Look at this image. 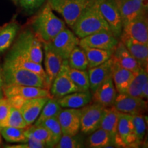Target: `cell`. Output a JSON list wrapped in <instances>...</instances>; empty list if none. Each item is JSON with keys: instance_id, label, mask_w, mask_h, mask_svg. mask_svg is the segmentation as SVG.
<instances>
[{"instance_id": "34", "label": "cell", "mask_w": 148, "mask_h": 148, "mask_svg": "<svg viewBox=\"0 0 148 148\" xmlns=\"http://www.w3.org/2000/svg\"><path fill=\"white\" fill-rule=\"evenodd\" d=\"M69 76L73 84L76 86L78 91L90 90L89 77L86 70H77L70 68Z\"/></svg>"}, {"instance_id": "16", "label": "cell", "mask_w": 148, "mask_h": 148, "mask_svg": "<svg viewBox=\"0 0 148 148\" xmlns=\"http://www.w3.org/2000/svg\"><path fill=\"white\" fill-rule=\"evenodd\" d=\"M138 42L148 44V21L147 14H142L125 25L122 32Z\"/></svg>"}, {"instance_id": "37", "label": "cell", "mask_w": 148, "mask_h": 148, "mask_svg": "<svg viewBox=\"0 0 148 148\" xmlns=\"http://www.w3.org/2000/svg\"><path fill=\"white\" fill-rule=\"evenodd\" d=\"M38 125H41L43 127H45L50 132L53 137V139L54 140L55 145L58 143V141L62 134L58 116H53V117L48 118V119L42 121Z\"/></svg>"}, {"instance_id": "38", "label": "cell", "mask_w": 148, "mask_h": 148, "mask_svg": "<svg viewBox=\"0 0 148 148\" xmlns=\"http://www.w3.org/2000/svg\"><path fill=\"white\" fill-rule=\"evenodd\" d=\"M132 116V121L136 141L138 145L143 141L146 132V122L145 116L142 114Z\"/></svg>"}, {"instance_id": "14", "label": "cell", "mask_w": 148, "mask_h": 148, "mask_svg": "<svg viewBox=\"0 0 148 148\" xmlns=\"http://www.w3.org/2000/svg\"><path fill=\"white\" fill-rule=\"evenodd\" d=\"M58 119L62 134H78L80 130V108H62Z\"/></svg>"}, {"instance_id": "32", "label": "cell", "mask_w": 148, "mask_h": 148, "mask_svg": "<svg viewBox=\"0 0 148 148\" xmlns=\"http://www.w3.org/2000/svg\"><path fill=\"white\" fill-rule=\"evenodd\" d=\"M70 68L77 70L88 69V60L84 49L77 45L73 49L67 59Z\"/></svg>"}, {"instance_id": "5", "label": "cell", "mask_w": 148, "mask_h": 148, "mask_svg": "<svg viewBox=\"0 0 148 148\" xmlns=\"http://www.w3.org/2000/svg\"><path fill=\"white\" fill-rule=\"evenodd\" d=\"M92 0H47L51 8L61 14L66 25L72 28Z\"/></svg>"}, {"instance_id": "2", "label": "cell", "mask_w": 148, "mask_h": 148, "mask_svg": "<svg viewBox=\"0 0 148 148\" xmlns=\"http://www.w3.org/2000/svg\"><path fill=\"white\" fill-rule=\"evenodd\" d=\"M71 29L79 39L99 31H111L99 10L97 0H92Z\"/></svg>"}, {"instance_id": "10", "label": "cell", "mask_w": 148, "mask_h": 148, "mask_svg": "<svg viewBox=\"0 0 148 148\" xmlns=\"http://www.w3.org/2000/svg\"><path fill=\"white\" fill-rule=\"evenodd\" d=\"M101 15L110 27L111 32L120 38L123 25L119 9L115 0H97Z\"/></svg>"}, {"instance_id": "22", "label": "cell", "mask_w": 148, "mask_h": 148, "mask_svg": "<svg viewBox=\"0 0 148 148\" xmlns=\"http://www.w3.org/2000/svg\"><path fill=\"white\" fill-rule=\"evenodd\" d=\"M112 60V79L114 86L118 93H125L134 77V72L120 65L113 58Z\"/></svg>"}, {"instance_id": "11", "label": "cell", "mask_w": 148, "mask_h": 148, "mask_svg": "<svg viewBox=\"0 0 148 148\" xmlns=\"http://www.w3.org/2000/svg\"><path fill=\"white\" fill-rule=\"evenodd\" d=\"M119 41V38L111 31L103 30L80 38L79 46L113 51Z\"/></svg>"}, {"instance_id": "12", "label": "cell", "mask_w": 148, "mask_h": 148, "mask_svg": "<svg viewBox=\"0 0 148 148\" xmlns=\"http://www.w3.org/2000/svg\"><path fill=\"white\" fill-rule=\"evenodd\" d=\"M113 106L122 113L136 115L142 114L147 110V101L138 97H133L125 93L116 95Z\"/></svg>"}, {"instance_id": "4", "label": "cell", "mask_w": 148, "mask_h": 148, "mask_svg": "<svg viewBox=\"0 0 148 148\" xmlns=\"http://www.w3.org/2000/svg\"><path fill=\"white\" fill-rule=\"evenodd\" d=\"M11 49L33 62L42 63L43 59L42 42L32 29L22 31Z\"/></svg>"}, {"instance_id": "45", "label": "cell", "mask_w": 148, "mask_h": 148, "mask_svg": "<svg viewBox=\"0 0 148 148\" xmlns=\"http://www.w3.org/2000/svg\"><path fill=\"white\" fill-rule=\"evenodd\" d=\"M4 97L5 96H4V94H3V89H2V88H0V100H1V99Z\"/></svg>"}, {"instance_id": "25", "label": "cell", "mask_w": 148, "mask_h": 148, "mask_svg": "<svg viewBox=\"0 0 148 148\" xmlns=\"http://www.w3.org/2000/svg\"><path fill=\"white\" fill-rule=\"evenodd\" d=\"M111 57L120 65L132 72L138 71L140 68V66L138 64L137 61L131 55L124 44L121 40H119L114 49Z\"/></svg>"}, {"instance_id": "6", "label": "cell", "mask_w": 148, "mask_h": 148, "mask_svg": "<svg viewBox=\"0 0 148 148\" xmlns=\"http://www.w3.org/2000/svg\"><path fill=\"white\" fill-rule=\"evenodd\" d=\"M105 107L97 103H89L80 108V131L89 134L100 127Z\"/></svg>"}, {"instance_id": "24", "label": "cell", "mask_w": 148, "mask_h": 148, "mask_svg": "<svg viewBox=\"0 0 148 148\" xmlns=\"http://www.w3.org/2000/svg\"><path fill=\"white\" fill-rule=\"evenodd\" d=\"M4 61L38 74L46 79L45 71L41 64L33 62V61L16 53L12 49L8 53Z\"/></svg>"}, {"instance_id": "47", "label": "cell", "mask_w": 148, "mask_h": 148, "mask_svg": "<svg viewBox=\"0 0 148 148\" xmlns=\"http://www.w3.org/2000/svg\"><path fill=\"white\" fill-rule=\"evenodd\" d=\"M141 1H144V2H145V1H147V0H141Z\"/></svg>"}, {"instance_id": "44", "label": "cell", "mask_w": 148, "mask_h": 148, "mask_svg": "<svg viewBox=\"0 0 148 148\" xmlns=\"http://www.w3.org/2000/svg\"><path fill=\"white\" fill-rule=\"evenodd\" d=\"M3 87V79H2V67L0 65V88Z\"/></svg>"}, {"instance_id": "26", "label": "cell", "mask_w": 148, "mask_h": 148, "mask_svg": "<svg viewBox=\"0 0 148 148\" xmlns=\"http://www.w3.org/2000/svg\"><path fill=\"white\" fill-rule=\"evenodd\" d=\"M19 29V24L15 20L0 26V54L5 52L12 45Z\"/></svg>"}, {"instance_id": "48", "label": "cell", "mask_w": 148, "mask_h": 148, "mask_svg": "<svg viewBox=\"0 0 148 148\" xmlns=\"http://www.w3.org/2000/svg\"><path fill=\"white\" fill-rule=\"evenodd\" d=\"M1 136H0V143H1Z\"/></svg>"}, {"instance_id": "20", "label": "cell", "mask_w": 148, "mask_h": 148, "mask_svg": "<svg viewBox=\"0 0 148 148\" xmlns=\"http://www.w3.org/2000/svg\"><path fill=\"white\" fill-rule=\"evenodd\" d=\"M49 99V97H42L25 99L19 110L29 126L32 125L37 119L42 108Z\"/></svg>"}, {"instance_id": "46", "label": "cell", "mask_w": 148, "mask_h": 148, "mask_svg": "<svg viewBox=\"0 0 148 148\" xmlns=\"http://www.w3.org/2000/svg\"><path fill=\"white\" fill-rule=\"evenodd\" d=\"M12 2H13L15 5H18V0H12Z\"/></svg>"}, {"instance_id": "33", "label": "cell", "mask_w": 148, "mask_h": 148, "mask_svg": "<svg viewBox=\"0 0 148 148\" xmlns=\"http://www.w3.org/2000/svg\"><path fill=\"white\" fill-rule=\"evenodd\" d=\"M62 108L60 106L57 101V99L54 97L49 98L42 108L38 117L35 121L36 122H35L34 125L40 124L42 121L48 118L58 116Z\"/></svg>"}, {"instance_id": "13", "label": "cell", "mask_w": 148, "mask_h": 148, "mask_svg": "<svg viewBox=\"0 0 148 148\" xmlns=\"http://www.w3.org/2000/svg\"><path fill=\"white\" fill-rule=\"evenodd\" d=\"M123 27L142 14H147V4L141 0H115Z\"/></svg>"}, {"instance_id": "19", "label": "cell", "mask_w": 148, "mask_h": 148, "mask_svg": "<svg viewBox=\"0 0 148 148\" xmlns=\"http://www.w3.org/2000/svg\"><path fill=\"white\" fill-rule=\"evenodd\" d=\"M120 39L131 55L137 61L140 67L147 69L148 44L138 42L123 33L120 36Z\"/></svg>"}, {"instance_id": "35", "label": "cell", "mask_w": 148, "mask_h": 148, "mask_svg": "<svg viewBox=\"0 0 148 148\" xmlns=\"http://www.w3.org/2000/svg\"><path fill=\"white\" fill-rule=\"evenodd\" d=\"M0 134L6 141L10 143H25L27 139L25 129L23 128L5 126L0 129Z\"/></svg>"}, {"instance_id": "21", "label": "cell", "mask_w": 148, "mask_h": 148, "mask_svg": "<svg viewBox=\"0 0 148 148\" xmlns=\"http://www.w3.org/2000/svg\"><path fill=\"white\" fill-rule=\"evenodd\" d=\"M112 57L106 62L93 68L88 69V77L90 82V90L91 93L95 92L98 86L106 80L108 77L112 76Z\"/></svg>"}, {"instance_id": "29", "label": "cell", "mask_w": 148, "mask_h": 148, "mask_svg": "<svg viewBox=\"0 0 148 148\" xmlns=\"http://www.w3.org/2000/svg\"><path fill=\"white\" fill-rule=\"evenodd\" d=\"M27 137H31L44 143L47 147H54L55 143L50 132L41 125H29L25 129Z\"/></svg>"}, {"instance_id": "15", "label": "cell", "mask_w": 148, "mask_h": 148, "mask_svg": "<svg viewBox=\"0 0 148 148\" xmlns=\"http://www.w3.org/2000/svg\"><path fill=\"white\" fill-rule=\"evenodd\" d=\"M2 89L4 96L6 98L12 96H19L25 99L42 97H53L49 90L45 88L37 87V86L9 85V86H3Z\"/></svg>"}, {"instance_id": "3", "label": "cell", "mask_w": 148, "mask_h": 148, "mask_svg": "<svg viewBox=\"0 0 148 148\" xmlns=\"http://www.w3.org/2000/svg\"><path fill=\"white\" fill-rule=\"evenodd\" d=\"M2 79L3 86L22 85L48 89L46 79L43 77L5 61L2 66Z\"/></svg>"}, {"instance_id": "43", "label": "cell", "mask_w": 148, "mask_h": 148, "mask_svg": "<svg viewBox=\"0 0 148 148\" xmlns=\"http://www.w3.org/2000/svg\"><path fill=\"white\" fill-rule=\"evenodd\" d=\"M148 97V79L143 83L141 88V98L147 99Z\"/></svg>"}, {"instance_id": "9", "label": "cell", "mask_w": 148, "mask_h": 148, "mask_svg": "<svg viewBox=\"0 0 148 148\" xmlns=\"http://www.w3.org/2000/svg\"><path fill=\"white\" fill-rule=\"evenodd\" d=\"M114 145L119 147H137L138 145L130 114L120 112L117 130L114 138Z\"/></svg>"}, {"instance_id": "42", "label": "cell", "mask_w": 148, "mask_h": 148, "mask_svg": "<svg viewBox=\"0 0 148 148\" xmlns=\"http://www.w3.org/2000/svg\"><path fill=\"white\" fill-rule=\"evenodd\" d=\"M8 99L9 103L12 106L15 107V108L19 109L21 108L23 103L25 102V98L19 97V96H12L9 98H7Z\"/></svg>"}, {"instance_id": "31", "label": "cell", "mask_w": 148, "mask_h": 148, "mask_svg": "<svg viewBox=\"0 0 148 148\" xmlns=\"http://www.w3.org/2000/svg\"><path fill=\"white\" fill-rule=\"evenodd\" d=\"M147 79V69L140 67L138 71L134 72V77L125 93L133 97L141 98L142 86Z\"/></svg>"}, {"instance_id": "30", "label": "cell", "mask_w": 148, "mask_h": 148, "mask_svg": "<svg viewBox=\"0 0 148 148\" xmlns=\"http://www.w3.org/2000/svg\"><path fill=\"white\" fill-rule=\"evenodd\" d=\"M113 145L114 142L110 134L101 127L92 132L86 140V145L88 147H108Z\"/></svg>"}, {"instance_id": "36", "label": "cell", "mask_w": 148, "mask_h": 148, "mask_svg": "<svg viewBox=\"0 0 148 148\" xmlns=\"http://www.w3.org/2000/svg\"><path fill=\"white\" fill-rule=\"evenodd\" d=\"M83 138L79 135L62 134L54 147L57 148H80L84 147Z\"/></svg>"}, {"instance_id": "8", "label": "cell", "mask_w": 148, "mask_h": 148, "mask_svg": "<svg viewBox=\"0 0 148 148\" xmlns=\"http://www.w3.org/2000/svg\"><path fill=\"white\" fill-rule=\"evenodd\" d=\"M79 38L74 32L65 27L47 43L63 60H67L73 49L79 45Z\"/></svg>"}, {"instance_id": "41", "label": "cell", "mask_w": 148, "mask_h": 148, "mask_svg": "<svg viewBox=\"0 0 148 148\" xmlns=\"http://www.w3.org/2000/svg\"><path fill=\"white\" fill-rule=\"evenodd\" d=\"M46 0H18V4L28 13H34L43 5Z\"/></svg>"}, {"instance_id": "7", "label": "cell", "mask_w": 148, "mask_h": 148, "mask_svg": "<svg viewBox=\"0 0 148 148\" xmlns=\"http://www.w3.org/2000/svg\"><path fill=\"white\" fill-rule=\"evenodd\" d=\"M70 66L67 60H63L60 69L51 85V95L56 99H58L67 94L78 91L69 76Z\"/></svg>"}, {"instance_id": "28", "label": "cell", "mask_w": 148, "mask_h": 148, "mask_svg": "<svg viewBox=\"0 0 148 148\" xmlns=\"http://www.w3.org/2000/svg\"><path fill=\"white\" fill-rule=\"evenodd\" d=\"M88 60V69L93 68L106 62L112 56V50L97 49V48L82 47Z\"/></svg>"}, {"instance_id": "23", "label": "cell", "mask_w": 148, "mask_h": 148, "mask_svg": "<svg viewBox=\"0 0 148 148\" xmlns=\"http://www.w3.org/2000/svg\"><path fill=\"white\" fill-rule=\"evenodd\" d=\"M57 101L62 108H81L91 102L92 94L90 90L77 91L58 98Z\"/></svg>"}, {"instance_id": "39", "label": "cell", "mask_w": 148, "mask_h": 148, "mask_svg": "<svg viewBox=\"0 0 148 148\" xmlns=\"http://www.w3.org/2000/svg\"><path fill=\"white\" fill-rule=\"evenodd\" d=\"M7 126L26 129L27 127H29V125L23 119V116L19 109L11 106Z\"/></svg>"}, {"instance_id": "18", "label": "cell", "mask_w": 148, "mask_h": 148, "mask_svg": "<svg viewBox=\"0 0 148 148\" xmlns=\"http://www.w3.org/2000/svg\"><path fill=\"white\" fill-rule=\"evenodd\" d=\"M117 95L115 86L112 81V76L104 80L92 92V101L107 108L113 106L115 98Z\"/></svg>"}, {"instance_id": "27", "label": "cell", "mask_w": 148, "mask_h": 148, "mask_svg": "<svg viewBox=\"0 0 148 148\" xmlns=\"http://www.w3.org/2000/svg\"><path fill=\"white\" fill-rule=\"evenodd\" d=\"M119 114V111L116 110L113 106L105 108L100 123L101 128L110 134L114 142L117 130Z\"/></svg>"}, {"instance_id": "40", "label": "cell", "mask_w": 148, "mask_h": 148, "mask_svg": "<svg viewBox=\"0 0 148 148\" xmlns=\"http://www.w3.org/2000/svg\"><path fill=\"white\" fill-rule=\"evenodd\" d=\"M11 105L8 99L4 97L0 100V129L7 126Z\"/></svg>"}, {"instance_id": "1", "label": "cell", "mask_w": 148, "mask_h": 148, "mask_svg": "<svg viewBox=\"0 0 148 148\" xmlns=\"http://www.w3.org/2000/svg\"><path fill=\"white\" fill-rule=\"evenodd\" d=\"M31 27L42 43L50 42L60 31L66 27L65 22L53 12L49 3L32 18Z\"/></svg>"}, {"instance_id": "17", "label": "cell", "mask_w": 148, "mask_h": 148, "mask_svg": "<svg viewBox=\"0 0 148 148\" xmlns=\"http://www.w3.org/2000/svg\"><path fill=\"white\" fill-rule=\"evenodd\" d=\"M44 48V64H45V70L46 73V82L48 89H50L51 85L53 80L58 73L60 66L62 65V59L56 53L49 45L46 42L43 43Z\"/></svg>"}]
</instances>
